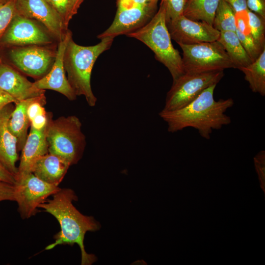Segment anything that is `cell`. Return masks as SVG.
<instances>
[{
  "mask_svg": "<svg viewBox=\"0 0 265 265\" xmlns=\"http://www.w3.org/2000/svg\"><path fill=\"white\" fill-rule=\"evenodd\" d=\"M77 200L78 196L73 189L64 188L39 206V208L53 215L60 226V231L54 237V241L45 249L50 250L59 245L77 244L81 252V265H90L97 258L86 252L84 237L87 232L99 230L101 225L93 216L83 215L77 209L73 202Z\"/></svg>",
  "mask_w": 265,
  "mask_h": 265,
  "instance_id": "cell-1",
  "label": "cell"
},
{
  "mask_svg": "<svg viewBox=\"0 0 265 265\" xmlns=\"http://www.w3.org/2000/svg\"><path fill=\"white\" fill-rule=\"evenodd\" d=\"M216 84L204 90L196 99L186 106L175 110L159 113L167 125L169 132L174 133L187 127L198 130L204 138L209 139L213 130H219L231 123V118L225 114L234 104L232 98L214 99Z\"/></svg>",
  "mask_w": 265,
  "mask_h": 265,
  "instance_id": "cell-2",
  "label": "cell"
},
{
  "mask_svg": "<svg viewBox=\"0 0 265 265\" xmlns=\"http://www.w3.org/2000/svg\"><path fill=\"white\" fill-rule=\"evenodd\" d=\"M113 38L101 39L98 44L83 46L76 44L71 37L64 56V66L68 80L77 96H83L90 106H94L97 99L91 86V75L94 63L98 57L108 50Z\"/></svg>",
  "mask_w": 265,
  "mask_h": 265,
  "instance_id": "cell-3",
  "label": "cell"
},
{
  "mask_svg": "<svg viewBox=\"0 0 265 265\" xmlns=\"http://www.w3.org/2000/svg\"><path fill=\"white\" fill-rule=\"evenodd\" d=\"M126 35L137 39L148 47L154 53L156 59L168 69L173 81L185 73L182 57L171 42L162 0L159 10L146 25Z\"/></svg>",
  "mask_w": 265,
  "mask_h": 265,
  "instance_id": "cell-4",
  "label": "cell"
},
{
  "mask_svg": "<svg viewBox=\"0 0 265 265\" xmlns=\"http://www.w3.org/2000/svg\"><path fill=\"white\" fill-rule=\"evenodd\" d=\"M82 124L76 116H61L53 119L51 113L46 128L49 153L60 156L71 165L81 159L86 144Z\"/></svg>",
  "mask_w": 265,
  "mask_h": 265,
  "instance_id": "cell-5",
  "label": "cell"
},
{
  "mask_svg": "<svg viewBox=\"0 0 265 265\" xmlns=\"http://www.w3.org/2000/svg\"><path fill=\"white\" fill-rule=\"evenodd\" d=\"M179 45L183 51L182 59L185 73H203L234 68L232 60L217 40Z\"/></svg>",
  "mask_w": 265,
  "mask_h": 265,
  "instance_id": "cell-6",
  "label": "cell"
},
{
  "mask_svg": "<svg viewBox=\"0 0 265 265\" xmlns=\"http://www.w3.org/2000/svg\"><path fill=\"white\" fill-rule=\"evenodd\" d=\"M224 75L223 71L185 73L173 81L162 110L172 111L186 106L206 89L212 85H217Z\"/></svg>",
  "mask_w": 265,
  "mask_h": 265,
  "instance_id": "cell-7",
  "label": "cell"
},
{
  "mask_svg": "<svg viewBox=\"0 0 265 265\" xmlns=\"http://www.w3.org/2000/svg\"><path fill=\"white\" fill-rule=\"evenodd\" d=\"M60 189L58 186L49 184L32 173L14 185L15 201L23 219L35 214L39 206Z\"/></svg>",
  "mask_w": 265,
  "mask_h": 265,
  "instance_id": "cell-8",
  "label": "cell"
},
{
  "mask_svg": "<svg viewBox=\"0 0 265 265\" xmlns=\"http://www.w3.org/2000/svg\"><path fill=\"white\" fill-rule=\"evenodd\" d=\"M157 3L148 5H128L116 2L117 11L114 19L103 33L98 36L101 39L106 37L128 34L146 25L156 13Z\"/></svg>",
  "mask_w": 265,
  "mask_h": 265,
  "instance_id": "cell-9",
  "label": "cell"
},
{
  "mask_svg": "<svg viewBox=\"0 0 265 265\" xmlns=\"http://www.w3.org/2000/svg\"><path fill=\"white\" fill-rule=\"evenodd\" d=\"M55 53L44 47L27 46L13 48L8 54L11 62L19 70L28 76L40 79L51 68Z\"/></svg>",
  "mask_w": 265,
  "mask_h": 265,
  "instance_id": "cell-10",
  "label": "cell"
},
{
  "mask_svg": "<svg viewBox=\"0 0 265 265\" xmlns=\"http://www.w3.org/2000/svg\"><path fill=\"white\" fill-rule=\"evenodd\" d=\"M171 39L178 44L190 45L217 40L220 32L209 24L184 15L166 22Z\"/></svg>",
  "mask_w": 265,
  "mask_h": 265,
  "instance_id": "cell-11",
  "label": "cell"
},
{
  "mask_svg": "<svg viewBox=\"0 0 265 265\" xmlns=\"http://www.w3.org/2000/svg\"><path fill=\"white\" fill-rule=\"evenodd\" d=\"M51 42L49 35L33 20L17 13L0 38V44L15 46L46 45Z\"/></svg>",
  "mask_w": 265,
  "mask_h": 265,
  "instance_id": "cell-12",
  "label": "cell"
},
{
  "mask_svg": "<svg viewBox=\"0 0 265 265\" xmlns=\"http://www.w3.org/2000/svg\"><path fill=\"white\" fill-rule=\"evenodd\" d=\"M72 37V33L69 30L59 41L53 65L44 77L33 82L35 87L39 89L52 90L57 91L70 101H74L77 95L71 86L65 75L64 66V56L68 43Z\"/></svg>",
  "mask_w": 265,
  "mask_h": 265,
  "instance_id": "cell-13",
  "label": "cell"
},
{
  "mask_svg": "<svg viewBox=\"0 0 265 265\" xmlns=\"http://www.w3.org/2000/svg\"><path fill=\"white\" fill-rule=\"evenodd\" d=\"M16 13L42 23L59 41L67 29L59 14L46 0H16Z\"/></svg>",
  "mask_w": 265,
  "mask_h": 265,
  "instance_id": "cell-14",
  "label": "cell"
},
{
  "mask_svg": "<svg viewBox=\"0 0 265 265\" xmlns=\"http://www.w3.org/2000/svg\"><path fill=\"white\" fill-rule=\"evenodd\" d=\"M46 128L47 126L43 129L37 130L30 127L29 133L21 151L16 183L22 181L31 173L33 166L37 159L49 153Z\"/></svg>",
  "mask_w": 265,
  "mask_h": 265,
  "instance_id": "cell-15",
  "label": "cell"
},
{
  "mask_svg": "<svg viewBox=\"0 0 265 265\" xmlns=\"http://www.w3.org/2000/svg\"><path fill=\"white\" fill-rule=\"evenodd\" d=\"M0 88L19 101L44 94L45 90L35 87L11 66L0 63Z\"/></svg>",
  "mask_w": 265,
  "mask_h": 265,
  "instance_id": "cell-16",
  "label": "cell"
},
{
  "mask_svg": "<svg viewBox=\"0 0 265 265\" xmlns=\"http://www.w3.org/2000/svg\"><path fill=\"white\" fill-rule=\"evenodd\" d=\"M10 103L0 109V162L15 176L16 163L19 159L17 140L8 127V121L15 105Z\"/></svg>",
  "mask_w": 265,
  "mask_h": 265,
  "instance_id": "cell-17",
  "label": "cell"
},
{
  "mask_svg": "<svg viewBox=\"0 0 265 265\" xmlns=\"http://www.w3.org/2000/svg\"><path fill=\"white\" fill-rule=\"evenodd\" d=\"M70 166L64 158L48 153L37 159L32 173L47 183L58 186Z\"/></svg>",
  "mask_w": 265,
  "mask_h": 265,
  "instance_id": "cell-18",
  "label": "cell"
},
{
  "mask_svg": "<svg viewBox=\"0 0 265 265\" xmlns=\"http://www.w3.org/2000/svg\"><path fill=\"white\" fill-rule=\"evenodd\" d=\"M45 94L39 96L19 101L15 104L8 121V127L17 140L18 152L22 151L28 135V129L30 123L27 115V109L33 102L45 97Z\"/></svg>",
  "mask_w": 265,
  "mask_h": 265,
  "instance_id": "cell-19",
  "label": "cell"
},
{
  "mask_svg": "<svg viewBox=\"0 0 265 265\" xmlns=\"http://www.w3.org/2000/svg\"><path fill=\"white\" fill-rule=\"evenodd\" d=\"M217 41L223 46L232 60L235 69L239 70L252 62L236 32H220Z\"/></svg>",
  "mask_w": 265,
  "mask_h": 265,
  "instance_id": "cell-20",
  "label": "cell"
},
{
  "mask_svg": "<svg viewBox=\"0 0 265 265\" xmlns=\"http://www.w3.org/2000/svg\"><path fill=\"white\" fill-rule=\"evenodd\" d=\"M239 70L244 74V79L249 83L252 91L265 96V49L256 60Z\"/></svg>",
  "mask_w": 265,
  "mask_h": 265,
  "instance_id": "cell-21",
  "label": "cell"
},
{
  "mask_svg": "<svg viewBox=\"0 0 265 265\" xmlns=\"http://www.w3.org/2000/svg\"><path fill=\"white\" fill-rule=\"evenodd\" d=\"M219 0H187L183 15L194 21L205 22L212 26Z\"/></svg>",
  "mask_w": 265,
  "mask_h": 265,
  "instance_id": "cell-22",
  "label": "cell"
},
{
  "mask_svg": "<svg viewBox=\"0 0 265 265\" xmlns=\"http://www.w3.org/2000/svg\"><path fill=\"white\" fill-rule=\"evenodd\" d=\"M248 11L247 9L235 13L236 33L253 62L259 56L263 51H261L254 43L250 31Z\"/></svg>",
  "mask_w": 265,
  "mask_h": 265,
  "instance_id": "cell-23",
  "label": "cell"
},
{
  "mask_svg": "<svg viewBox=\"0 0 265 265\" xmlns=\"http://www.w3.org/2000/svg\"><path fill=\"white\" fill-rule=\"evenodd\" d=\"M212 26L219 32H236L235 12L225 0H219L214 14Z\"/></svg>",
  "mask_w": 265,
  "mask_h": 265,
  "instance_id": "cell-24",
  "label": "cell"
},
{
  "mask_svg": "<svg viewBox=\"0 0 265 265\" xmlns=\"http://www.w3.org/2000/svg\"><path fill=\"white\" fill-rule=\"evenodd\" d=\"M250 31L257 47L262 51L265 49V19L248 9Z\"/></svg>",
  "mask_w": 265,
  "mask_h": 265,
  "instance_id": "cell-25",
  "label": "cell"
},
{
  "mask_svg": "<svg viewBox=\"0 0 265 265\" xmlns=\"http://www.w3.org/2000/svg\"><path fill=\"white\" fill-rule=\"evenodd\" d=\"M16 14V0H7L0 3V38Z\"/></svg>",
  "mask_w": 265,
  "mask_h": 265,
  "instance_id": "cell-26",
  "label": "cell"
},
{
  "mask_svg": "<svg viewBox=\"0 0 265 265\" xmlns=\"http://www.w3.org/2000/svg\"><path fill=\"white\" fill-rule=\"evenodd\" d=\"M165 4L166 22L183 15L187 0H162Z\"/></svg>",
  "mask_w": 265,
  "mask_h": 265,
  "instance_id": "cell-27",
  "label": "cell"
},
{
  "mask_svg": "<svg viewBox=\"0 0 265 265\" xmlns=\"http://www.w3.org/2000/svg\"><path fill=\"white\" fill-rule=\"evenodd\" d=\"M49 4L59 14L65 28L68 29L70 22L69 12L70 0H46Z\"/></svg>",
  "mask_w": 265,
  "mask_h": 265,
  "instance_id": "cell-28",
  "label": "cell"
},
{
  "mask_svg": "<svg viewBox=\"0 0 265 265\" xmlns=\"http://www.w3.org/2000/svg\"><path fill=\"white\" fill-rule=\"evenodd\" d=\"M5 200L15 201L14 185L0 182V202Z\"/></svg>",
  "mask_w": 265,
  "mask_h": 265,
  "instance_id": "cell-29",
  "label": "cell"
},
{
  "mask_svg": "<svg viewBox=\"0 0 265 265\" xmlns=\"http://www.w3.org/2000/svg\"><path fill=\"white\" fill-rule=\"evenodd\" d=\"M247 8L265 19V0H246Z\"/></svg>",
  "mask_w": 265,
  "mask_h": 265,
  "instance_id": "cell-30",
  "label": "cell"
},
{
  "mask_svg": "<svg viewBox=\"0 0 265 265\" xmlns=\"http://www.w3.org/2000/svg\"><path fill=\"white\" fill-rule=\"evenodd\" d=\"M51 112L39 115L34 117L30 122V126L34 129L40 130L46 127Z\"/></svg>",
  "mask_w": 265,
  "mask_h": 265,
  "instance_id": "cell-31",
  "label": "cell"
},
{
  "mask_svg": "<svg viewBox=\"0 0 265 265\" xmlns=\"http://www.w3.org/2000/svg\"><path fill=\"white\" fill-rule=\"evenodd\" d=\"M0 182L14 185L16 183L15 176L8 171L0 162Z\"/></svg>",
  "mask_w": 265,
  "mask_h": 265,
  "instance_id": "cell-32",
  "label": "cell"
},
{
  "mask_svg": "<svg viewBox=\"0 0 265 265\" xmlns=\"http://www.w3.org/2000/svg\"><path fill=\"white\" fill-rule=\"evenodd\" d=\"M235 13L247 9L246 0H225Z\"/></svg>",
  "mask_w": 265,
  "mask_h": 265,
  "instance_id": "cell-33",
  "label": "cell"
},
{
  "mask_svg": "<svg viewBox=\"0 0 265 265\" xmlns=\"http://www.w3.org/2000/svg\"><path fill=\"white\" fill-rule=\"evenodd\" d=\"M17 102L16 99L0 88V109L9 104Z\"/></svg>",
  "mask_w": 265,
  "mask_h": 265,
  "instance_id": "cell-34",
  "label": "cell"
},
{
  "mask_svg": "<svg viewBox=\"0 0 265 265\" xmlns=\"http://www.w3.org/2000/svg\"><path fill=\"white\" fill-rule=\"evenodd\" d=\"M158 0H116V2L128 5H148Z\"/></svg>",
  "mask_w": 265,
  "mask_h": 265,
  "instance_id": "cell-35",
  "label": "cell"
},
{
  "mask_svg": "<svg viewBox=\"0 0 265 265\" xmlns=\"http://www.w3.org/2000/svg\"><path fill=\"white\" fill-rule=\"evenodd\" d=\"M84 0H70V8L69 12L70 21L77 13L78 11Z\"/></svg>",
  "mask_w": 265,
  "mask_h": 265,
  "instance_id": "cell-36",
  "label": "cell"
},
{
  "mask_svg": "<svg viewBox=\"0 0 265 265\" xmlns=\"http://www.w3.org/2000/svg\"><path fill=\"white\" fill-rule=\"evenodd\" d=\"M7 0H0V3L5 1Z\"/></svg>",
  "mask_w": 265,
  "mask_h": 265,
  "instance_id": "cell-37",
  "label": "cell"
}]
</instances>
